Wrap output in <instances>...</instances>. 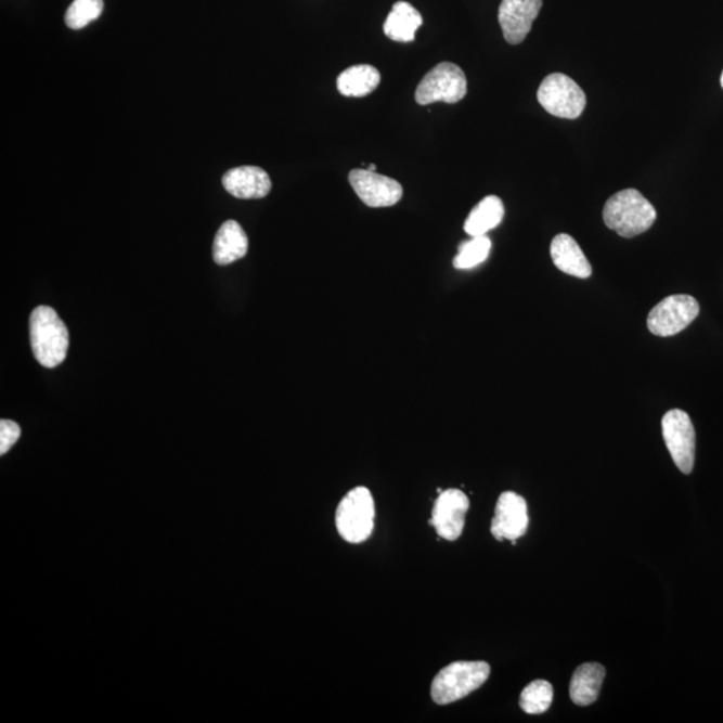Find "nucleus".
<instances>
[{
	"label": "nucleus",
	"instance_id": "1",
	"mask_svg": "<svg viewBox=\"0 0 723 723\" xmlns=\"http://www.w3.org/2000/svg\"><path fill=\"white\" fill-rule=\"evenodd\" d=\"M657 210L641 192L624 190L608 198L603 220L619 236L631 238L642 235L656 223Z\"/></svg>",
	"mask_w": 723,
	"mask_h": 723
},
{
	"label": "nucleus",
	"instance_id": "2",
	"mask_svg": "<svg viewBox=\"0 0 723 723\" xmlns=\"http://www.w3.org/2000/svg\"><path fill=\"white\" fill-rule=\"evenodd\" d=\"M30 344L34 357L43 367L54 369L66 360V324L49 306H39L30 315Z\"/></svg>",
	"mask_w": 723,
	"mask_h": 723
},
{
	"label": "nucleus",
	"instance_id": "3",
	"mask_svg": "<svg viewBox=\"0 0 723 723\" xmlns=\"http://www.w3.org/2000/svg\"><path fill=\"white\" fill-rule=\"evenodd\" d=\"M491 674L487 662H454L442 669L431 683V698L437 705H449L468 697Z\"/></svg>",
	"mask_w": 723,
	"mask_h": 723
},
{
	"label": "nucleus",
	"instance_id": "4",
	"mask_svg": "<svg viewBox=\"0 0 723 723\" xmlns=\"http://www.w3.org/2000/svg\"><path fill=\"white\" fill-rule=\"evenodd\" d=\"M374 499L367 488L357 487L341 499L335 522L341 539L351 544L366 542L374 531Z\"/></svg>",
	"mask_w": 723,
	"mask_h": 723
},
{
	"label": "nucleus",
	"instance_id": "5",
	"mask_svg": "<svg viewBox=\"0 0 723 723\" xmlns=\"http://www.w3.org/2000/svg\"><path fill=\"white\" fill-rule=\"evenodd\" d=\"M468 91V81L463 70L452 62H442L426 74L415 91L418 105H430L435 102L457 104Z\"/></svg>",
	"mask_w": 723,
	"mask_h": 723
},
{
	"label": "nucleus",
	"instance_id": "6",
	"mask_svg": "<svg viewBox=\"0 0 723 723\" xmlns=\"http://www.w3.org/2000/svg\"><path fill=\"white\" fill-rule=\"evenodd\" d=\"M540 105L552 116L574 119L582 116L588 99L582 88L566 74L546 77L538 91Z\"/></svg>",
	"mask_w": 723,
	"mask_h": 723
},
{
	"label": "nucleus",
	"instance_id": "7",
	"mask_svg": "<svg viewBox=\"0 0 723 723\" xmlns=\"http://www.w3.org/2000/svg\"><path fill=\"white\" fill-rule=\"evenodd\" d=\"M699 315V305L690 295H671L650 311L647 327L657 337H673L690 326Z\"/></svg>",
	"mask_w": 723,
	"mask_h": 723
},
{
	"label": "nucleus",
	"instance_id": "8",
	"mask_svg": "<svg viewBox=\"0 0 723 723\" xmlns=\"http://www.w3.org/2000/svg\"><path fill=\"white\" fill-rule=\"evenodd\" d=\"M662 432L671 459L683 475H690L696 461V429L690 417L681 409H673L662 418Z\"/></svg>",
	"mask_w": 723,
	"mask_h": 723
},
{
	"label": "nucleus",
	"instance_id": "9",
	"mask_svg": "<svg viewBox=\"0 0 723 723\" xmlns=\"http://www.w3.org/2000/svg\"><path fill=\"white\" fill-rule=\"evenodd\" d=\"M349 181L352 190L367 207H392L401 201L403 195L400 182L369 169L351 170Z\"/></svg>",
	"mask_w": 723,
	"mask_h": 723
},
{
	"label": "nucleus",
	"instance_id": "10",
	"mask_svg": "<svg viewBox=\"0 0 723 723\" xmlns=\"http://www.w3.org/2000/svg\"><path fill=\"white\" fill-rule=\"evenodd\" d=\"M469 499L459 489L442 491L432 506L430 524L438 537L454 542L464 531L465 517L469 511Z\"/></svg>",
	"mask_w": 723,
	"mask_h": 723
},
{
	"label": "nucleus",
	"instance_id": "11",
	"mask_svg": "<svg viewBox=\"0 0 723 723\" xmlns=\"http://www.w3.org/2000/svg\"><path fill=\"white\" fill-rule=\"evenodd\" d=\"M529 524L527 501L515 492H504L499 498L491 532L499 542H516L526 534Z\"/></svg>",
	"mask_w": 723,
	"mask_h": 723
},
{
	"label": "nucleus",
	"instance_id": "12",
	"mask_svg": "<svg viewBox=\"0 0 723 723\" xmlns=\"http://www.w3.org/2000/svg\"><path fill=\"white\" fill-rule=\"evenodd\" d=\"M542 8L543 0H503L499 9V22L505 41L511 44L524 42Z\"/></svg>",
	"mask_w": 723,
	"mask_h": 723
},
{
	"label": "nucleus",
	"instance_id": "13",
	"mask_svg": "<svg viewBox=\"0 0 723 723\" xmlns=\"http://www.w3.org/2000/svg\"><path fill=\"white\" fill-rule=\"evenodd\" d=\"M223 186L230 195L250 201V198H263L269 195L272 182L264 169L244 165V167L228 170L223 176Z\"/></svg>",
	"mask_w": 723,
	"mask_h": 723
},
{
	"label": "nucleus",
	"instance_id": "14",
	"mask_svg": "<svg viewBox=\"0 0 723 723\" xmlns=\"http://www.w3.org/2000/svg\"><path fill=\"white\" fill-rule=\"evenodd\" d=\"M551 258L554 264L567 275L588 279L592 275L591 264L579 244L567 233H560L551 243Z\"/></svg>",
	"mask_w": 723,
	"mask_h": 723
},
{
	"label": "nucleus",
	"instance_id": "15",
	"mask_svg": "<svg viewBox=\"0 0 723 723\" xmlns=\"http://www.w3.org/2000/svg\"><path fill=\"white\" fill-rule=\"evenodd\" d=\"M248 253V236L235 220H228L216 233L212 255L216 264L228 266Z\"/></svg>",
	"mask_w": 723,
	"mask_h": 723
},
{
	"label": "nucleus",
	"instance_id": "16",
	"mask_svg": "<svg viewBox=\"0 0 723 723\" xmlns=\"http://www.w3.org/2000/svg\"><path fill=\"white\" fill-rule=\"evenodd\" d=\"M606 669L599 663H584L579 666L572 675L569 685V696L574 705L589 706L599 697Z\"/></svg>",
	"mask_w": 723,
	"mask_h": 723
},
{
	"label": "nucleus",
	"instance_id": "17",
	"mask_svg": "<svg viewBox=\"0 0 723 723\" xmlns=\"http://www.w3.org/2000/svg\"><path fill=\"white\" fill-rule=\"evenodd\" d=\"M423 16L419 11L408 2H397L387 16L384 31L387 38L396 42H413L415 33L423 26Z\"/></svg>",
	"mask_w": 723,
	"mask_h": 723
},
{
	"label": "nucleus",
	"instance_id": "18",
	"mask_svg": "<svg viewBox=\"0 0 723 723\" xmlns=\"http://www.w3.org/2000/svg\"><path fill=\"white\" fill-rule=\"evenodd\" d=\"M504 204L498 196H487L476 205L466 219L464 230L469 236H486L504 219Z\"/></svg>",
	"mask_w": 723,
	"mask_h": 723
},
{
	"label": "nucleus",
	"instance_id": "19",
	"mask_svg": "<svg viewBox=\"0 0 723 723\" xmlns=\"http://www.w3.org/2000/svg\"><path fill=\"white\" fill-rule=\"evenodd\" d=\"M380 74L372 65L346 68L337 81L339 93L345 96H366L379 87Z\"/></svg>",
	"mask_w": 723,
	"mask_h": 723
},
{
	"label": "nucleus",
	"instance_id": "20",
	"mask_svg": "<svg viewBox=\"0 0 723 723\" xmlns=\"http://www.w3.org/2000/svg\"><path fill=\"white\" fill-rule=\"evenodd\" d=\"M554 701V687L546 681H534L524 688L520 706L527 714H543Z\"/></svg>",
	"mask_w": 723,
	"mask_h": 723
},
{
	"label": "nucleus",
	"instance_id": "21",
	"mask_svg": "<svg viewBox=\"0 0 723 723\" xmlns=\"http://www.w3.org/2000/svg\"><path fill=\"white\" fill-rule=\"evenodd\" d=\"M491 248L492 242L487 235L472 237L469 242L461 244L459 255L453 260V266L457 270L475 269L488 259Z\"/></svg>",
	"mask_w": 723,
	"mask_h": 723
},
{
	"label": "nucleus",
	"instance_id": "22",
	"mask_svg": "<svg viewBox=\"0 0 723 723\" xmlns=\"http://www.w3.org/2000/svg\"><path fill=\"white\" fill-rule=\"evenodd\" d=\"M104 13V0H74L67 9L65 22L73 30H81Z\"/></svg>",
	"mask_w": 723,
	"mask_h": 723
},
{
	"label": "nucleus",
	"instance_id": "23",
	"mask_svg": "<svg viewBox=\"0 0 723 723\" xmlns=\"http://www.w3.org/2000/svg\"><path fill=\"white\" fill-rule=\"evenodd\" d=\"M21 428L14 421H0V454H5L20 440Z\"/></svg>",
	"mask_w": 723,
	"mask_h": 723
},
{
	"label": "nucleus",
	"instance_id": "24",
	"mask_svg": "<svg viewBox=\"0 0 723 723\" xmlns=\"http://www.w3.org/2000/svg\"><path fill=\"white\" fill-rule=\"evenodd\" d=\"M367 169L372 170V172H375V170H377V167H375V165H369Z\"/></svg>",
	"mask_w": 723,
	"mask_h": 723
},
{
	"label": "nucleus",
	"instance_id": "25",
	"mask_svg": "<svg viewBox=\"0 0 723 723\" xmlns=\"http://www.w3.org/2000/svg\"><path fill=\"white\" fill-rule=\"evenodd\" d=\"M721 85H722V88H723V73H722V77H721Z\"/></svg>",
	"mask_w": 723,
	"mask_h": 723
}]
</instances>
